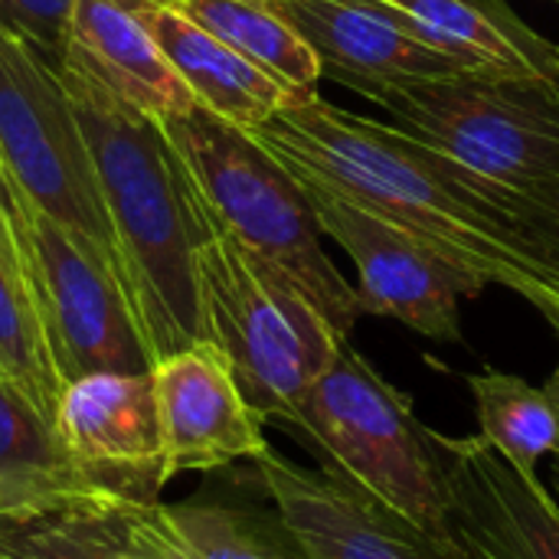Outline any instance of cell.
Masks as SVG:
<instances>
[{"mask_svg":"<svg viewBox=\"0 0 559 559\" xmlns=\"http://www.w3.org/2000/svg\"><path fill=\"white\" fill-rule=\"evenodd\" d=\"M252 138L295 177L328 183L488 285L559 292V219L527 190L321 95L288 102Z\"/></svg>","mask_w":559,"mask_h":559,"instance_id":"cell-1","label":"cell"},{"mask_svg":"<svg viewBox=\"0 0 559 559\" xmlns=\"http://www.w3.org/2000/svg\"><path fill=\"white\" fill-rule=\"evenodd\" d=\"M210 36L255 62L295 98L318 95L321 66L305 39L262 0H167Z\"/></svg>","mask_w":559,"mask_h":559,"instance_id":"cell-20","label":"cell"},{"mask_svg":"<svg viewBox=\"0 0 559 559\" xmlns=\"http://www.w3.org/2000/svg\"><path fill=\"white\" fill-rule=\"evenodd\" d=\"M442 518L426 534L442 559H559V501L540 478L514 472L481 436L426 426Z\"/></svg>","mask_w":559,"mask_h":559,"instance_id":"cell-10","label":"cell"},{"mask_svg":"<svg viewBox=\"0 0 559 559\" xmlns=\"http://www.w3.org/2000/svg\"><path fill=\"white\" fill-rule=\"evenodd\" d=\"M0 380L13 386L46 423L56 419V406L66 386L52 367L29 285L3 259H0Z\"/></svg>","mask_w":559,"mask_h":559,"instance_id":"cell-22","label":"cell"},{"mask_svg":"<svg viewBox=\"0 0 559 559\" xmlns=\"http://www.w3.org/2000/svg\"><path fill=\"white\" fill-rule=\"evenodd\" d=\"M0 180H3V183H7V177H3V164H0Z\"/></svg>","mask_w":559,"mask_h":559,"instance_id":"cell-28","label":"cell"},{"mask_svg":"<svg viewBox=\"0 0 559 559\" xmlns=\"http://www.w3.org/2000/svg\"><path fill=\"white\" fill-rule=\"evenodd\" d=\"M20 236H23V210L13 203L10 187L0 180V259L26 278V259H23Z\"/></svg>","mask_w":559,"mask_h":559,"instance_id":"cell-25","label":"cell"},{"mask_svg":"<svg viewBox=\"0 0 559 559\" xmlns=\"http://www.w3.org/2000/svg\"><path fill=\"white\" fill-rule=\"evenodd\" d=\"M531 197L537 200V203H544L554 216L559 219V180L554 183H544V187H537V190H531Z\"/></svg>","mask_w":559,"mask_h":559,"instance_id":"cell-26","label":"cell"},{"mask_svg":"<svg viewBox=\"0 0 559 559\" xmlns=\"http://www.w3.org/2000/svg\"><path fill=\"white\" fill-rule=\"evenodd\" d=\"M419 144L518 190L559 180V95L488 72L364 85Z\"/></svg>","mask_w":559,"mask_h":559,"instance_id":"cell-6","label":"cell"},{"mask_svg":"<svg viewBox=\"0 0 559 559\" xmlns=\"http://www.w3.org/2000/svg\"><path fill=\"white\" fill-rule=\"evenodd\" d=\"M475 400L478 436L524 478H540L537 465L554 455L559 423L544 386H531L524 377L481 370L465 377Z\"/></svg>","mask_w":559,"mask_h":559,"instance_id":"cell-21","label":"cell"},{"mask_svg":"<svg viewBox=\"0 0 559 559\" xmlns=\"http://www.w3.org/2000/svg\"><path fill=\"white\" fill-rule=\"evenodd\" d=\"M177 147L206 216L246 252L288 275L328 324L350 341L364 318L357 288L337 272L321 242V223L298 177L252 131L206 108L160 121Z\"/></svg>","mask_w":559,"mask_h":559,"instance_id":"cell-3","label":"cell"},{"mask_svg":"<svg viewBox=\"0 0 559 559\" xmlns=\"http://www.w3.org/2000/svg\"><path fill=\"white\" fill-rule=\"evenodd\" d=\"M0 164L16 197L62 226L118 275V249L95 160L52 62L0 29Z\"/></svg>","mask_w":559,"mask_h":559,"instance_id":"cell-7","label":"cell"},{"mask_svg":"<svg viewBox=\"0 0 559 559\" xmlns=\"http://www.w3.org/2000/svg\"><path fill=\"white\" fill-rule=\"evenodd\" d=\"M416 16L436 43L501 79L534 82L559 95V43L527 26L504 0H390Z\"/></svg>","mask_w":559,"mask_h":559,"instance_id":"cell-19","label":"cell"},{"mask_svg":"<svg viewBox=\"0 0 559 559\" xmlns=\"http://www.w3.org/2000/svg\"><path fill=\"white\" fill-rule=\"evenodd\" d=\"M138 10L170 69L210 115L252 131L292 102L285 85L210 36L167 0H138Z\"/></svg>","mask_w":559,"mask_h":559,"instance_id":"cell-17","label":"cell"},{"mask_svg":"<svg viewBox=\"0 0 559 559\" xmlns=\"http://www.w3.org/2000/svg\"><path fill=\"white\" fill-rule=\"evenodd\" d=\"M197 278L206 341L226 354L252 409L285 426L344 337L288 275L236 246L203 203Z\"/></svg>","mask_w":559,"mask_h":559,"instance_id":"cell-4","label":"cell"},{"mask_svg":"<svg viewBox=\"0 0 559 559\" xmlns=\"http://www.w3.org/2000/svg\"><path fill=\"white\" fill-rule=\"evenodd\" d=\"M151 383L170 478L252 462L272 449L262 432L265 419L246 400L216 344L200 341L154 360Z\"/></svg>","mask_w":559,"mask_h":559,"instance_id":"cell-14","label":"cell"},{"mask_svg":"<svg viewBox=\"0 0 559 559\" xmlns=\"http://www.w3.org/2000/svg\"><path fill=\"white\" fill-rule=\"evenodd\" d=\"M249 465L305 559H442L423 531L324 468H301L275 449Z\"/></svg>","mask_w":559,"mask_h":559,"instance_id":"cell-13","label":"cell"},{"mask_svg":"<svg viewBox=\"0 0 559 559\" xmlns=\"http://www.w3.org/2000/svg\"><path fill=\"white\" fill-rule=\"evenodd\" d=\"M111 219L118 275L151 364L206 341L197 278L200 203L164 124L59 66Z\"/></svg>","mask_w":559,"mask_h":559,"instance_id":"cell-2","label":"cell"},{"mask_svg":"<svg viewBox=\"0 0 559 559\" xmlns=\"http://www.w3.org/2000/svg\"><path fill=\"white\" fill-rule=\"evenodd\" d=\"M16 206L23 210L20 246L29 295L62 386L88 373L151 370L134 311L115 272L20 197Z\"/></svg>","mask_w":559,"mask_h":559,"instance_id":"cell-8","label":"cell"},{"mask_svg":"<svg viewBox=\"0 0 559 559\" xmlns=\"http://www.w3.org/2000/svg\"><path fill=\"white\" fill-rule=\"evenodd\" d=\"M550 478H554V488H550V491L557 495V501H559V459L557 455H554V472H550Z\"/></svg>","mask_w":559,"mask_h":559,"instance_id":"cell-27","label":"cell"},{"mask_svg":"<svg viewBox=\"0 0 559 559\" xmlns=\"http://www.w3.org/2000/svg\"><path fill=\"white\" fill-rule=\"evenodd\" d=\"M62 66L85 72L118 102L157 121L197 108L147 33L138 0H75Z\"/></svg>","mask_w":559,"mask_h":559,"instance_id":"cell-16","label":"cell"},{"mask_svg":"<svg viewBox=\"0 0 559 559\" xmlns=\"http://www.w3.org/2000/svg\"><path fill=\"white\" fill-rule=\"evenodd\" d=\"M314 52L321 79L354 92L383 82L478 72L390 0H262ZM491 75V72H488Z\"/></svg>","mask_w":559,"mask_h":559,"instance_id":"cell-12","label":"cell"},{"mask_svg":"<svg viewBox=\"0 0 559 559\" xmlns=\"http://www.w3.org/2000/svg\"><path fill=\"white\" fill-rule=\"evenodd\" d=\"M72 10L75 0H0V29L59 69L69 46Z\"/></svg>","mask_w":559,"mask_h":559,"instance_id":"cell-24","label":"cell"},{"mask_svg":"<svg viewBox=\"0 0 559 559\" xmlns=\"http://www.w3.org/2000/svg\"><path fill=\"white\" fill-rule=\"evenodd\" d=\"M52 432L82 478L108 498L157 501L170 481L151 370L66 383Z\"/></svg>","mask_w":559,"mask_h":559,"instance_id":"cell-11","label":"cell"},{"mask_svg":"<svg viewBox=\"0 0 559 559\" xmlns=\"http://www.w3.org/2000/svg\"><path fill=\"white\" fill-rule=\"evenodd\" d=\"M102 521L147 559H305L275 514L262 518L210 495L190 501L115 498Z\"/></svg>","mask_w":559,"mask_h":559,"instance_id":"cell-15","label":"cell"},{"mask_svg":"<svg viewBox=\"0 0 559 559\" xmlns=\"http://www.w3.org/2000/svg\"><path fill=\"white\" fill-rule=\"evenodd\" d=\"M0 559H147L128 547L102 514L0 518Z\"/></svg>","mask_w":559,"mask_h":559,"instance_id":"cell-23","label":"cell"},{"mask_svg":"<svg viewBox=\"0 0 559 559\" xmlns=\"http://www.w3.org/2000/svg\"><path fill=\"white\" fill-rule=\"evenodd\" d=\"M111 501L82 478L52 423L0 380V518L102 514Z\"/></svg>","mask_w":559,"mask_h":559,"instance_id":"cell-18","label":"cell"},{"mask_svg":"<svg viewBox=\"0 0 559 559\" xmlns=\"http://www.w3.org/2000/svg\"><path fill=\"white\" fill-rule=\"evenodd\" d=\"M321 468L429 534L442 518V491L409 396L383 380L354 347L341 344L331 367L285 423Z\"/></svg>","mask_w":559,"mask_h":559,"instance_id":"cell-5","label":"cell"},{"mask_svg":"<svg viewBox=\"0 0 559 559\" xmlns=\"http://www.w3.org/2000/svg\"><path fill=\"white\" fill-rule=\"evenodd\" d=\"M321 233L357 265V298L364 314L393 318L442 344L462 341V298H478L488 282L452 265L416 236L380 219L328 183L298 177Z\"/></svg>","mask_w":559,"mask_h":559,"instance_id":"cell-9","label":"cell"}]
</instances>
